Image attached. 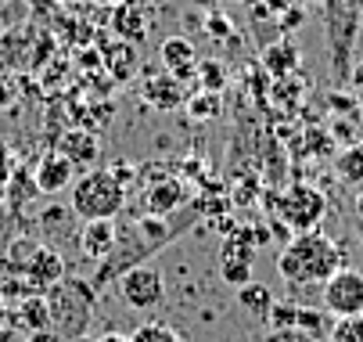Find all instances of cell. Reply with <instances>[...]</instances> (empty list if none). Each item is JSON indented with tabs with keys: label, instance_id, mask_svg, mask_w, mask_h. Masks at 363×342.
Masks as SVG:
<instances>
[{
	"label": "cell",
	"instance_id": "obj_1",
	"mask_svg": "<svg viewBox=\"0 0 363 342\" xmlns=\"http://www.w3.org/2000/svg\"><path fill=\"white\" fill-rule=\"evenodd\" d=\"M345 267V249L331 234H324L320 227L313 231H298L284 241V249L277 256V270L291 288H313L324 285L331 274H338Z\"/></svg>",
	"mask_w": 363,
	"mask_h": 342
},
{
	"label": "cell",
	"instance_id": "obj_2",
	"mask_svg": "<svg viewBox=\"0 0 363 342\" xmlns=\"http://www.w3.org/2000/svg\"><path fill=\"white\" fill-rule=\"evenodd\" d=\"M177 238V227L166 216H137L126 227H116V246L112 253L101 260L97 274H94V288H105L116 277H123L126 270L140 267L144 260H151L159 249H166L169 241Z\"/></svg>",
	"mask_w": 363,
	"mask_h": 342
},
{
	"label": "cell",
	"instance_id": "obj_3",
	"mask_svg": "<svg viewBox=\"0 0 363 342\" xmlns=\"http://www.w3.org/2000/svg\"><path fill=\"white\" fill-rule=\"evenodd\" d=\"M69 209L79 220H116L126 209V187L112 170H86L69 187Z\"/></svg>",
	"mask_w": 363,
	"mask_h": 342
},
{
	"label": "cell",
	"instance_id": "obj_4",
	"mask_svg": "<svg viewBox=\"0 0 363 342\" xmlns=\"http://www.w3.org/2000/svg\"><path fill=\"white\" fill-rule=\"evenodd\" d=\"M47 307H50V331L76 342L83 338V328L90 324V307H94V285L79 277H62L55 288H47Z\"/></svg>",
	"mask_w": 363,
	"mask_h": 342
},
{
	"label": "cell",
	"instance_id": "obj_5",
	"mask_svg": "<svg viewBox=\"0 0 363 342\" xmlns=\"http://www.w3.org/2000/svg\"><path fill=\"white\" fill-rule=\"evenodd\" d=\"M324 26H328V47H331V69L335 79L345 83L352 69V43L359 33V11H352L345 0H324Z\"/></svg>",
	"mask_w": 363,
	"mask_h": 342
},
{
	"label": "cell",
	"instance_id": "obj_6",
	"mask_svg": "<svg viewBox=\"0 0 363 342\" xmlns=\"http://www.w3.org/2000/svg\"><path fill=\"white\" fill-rule=\"evenodd\" d=\"M277 202H281V206H277V213H281V220L288 224V231H291V234L320 227V220H324V213H328V199H324V191H317L313 184H302V180H298V184H291Z\"/></svg>",
	"mask_w": 363,
	"mask_h": 342
},
{
	"label": "cell",
	"instance_id": "obj_7",
	"mask_svg": "<svg viewBox=\"0 0 363 342\" xmlns=\"http://www.w3.org/2000/svg\"><path fill=\"white\" fill-rule=\"evenodd\" d=\"M119 296L126 299V307L133 310H155L162 299H166V277L159 267H133L119 277Z\"/></svg>",
	"mask_w": 363,
	"mask_h": 342
},
{
	"label": "cell",
	"instance_id": "obj_8",
	"mask_svg": "<svg viewBox=\"0 0 363 342\" xmlns=\"http://www.w3.org/2000/svg\"><path fill=\"white\" fill-rule=\"evenodd\" d=\"M320 288H324V310L331 317H356V314H363V274L359 270L342 267Z\"/></svg>",
	"mask_w": 363,
	"mask_h": 342
},
{
	"label": "cell",
	"instance_id": "obj_9",
	"mask_svg": "<svg viewBox=\"0 0 363 342\" xmlns=\"http://www.w3.org/2000/svg\"><path fill=\"white\" fill-rule=\"evenodd\" d=\"M184 87L187 83H180L173 72H147L144 76V101L151 105V109H159V112H169V109H180V105H187V94H184Z\"/></svg>",
	"mask_w": 363,
	"mask_h": 342
},
{
	"label": "cell",
	"instance_id": "obj_10",
	"mask_svg": "<svg viewBox=\"0 0 363 342\" xmlns=\"http://www.w3.org/2000/svg\"><path fill=\"white\" fill-rule=\"evenodd\" d=\"M62 277H65V260L55 249H47V246H33L29 263H26V285H33L36 292H47V288H55Z\"/></svg>",
	"mask_w": 363,
	"mask_h": 342
},
{
	"label": "cell",
	"instance_id": "obj_11",
	"mask_svg": "<svg viewBox=\"0 0 363 342\" xmlns=\"http://www.w3.org/2000/svg\"><path fill=\"white\" fill-rule=\"evenodd\" d=\"M58 152L76 166V173H86V170H94L97 159H101V144H97V137L86 133V130H65V133L58 137Z\"/></svg>",
	"mask_w": 363,
	"mask_h": 342
},
{
	"label": "cell",
	"instance_id": "obj_12",
	"mask_svg": "<svg viewBox=\"0 0 363 342\" xmlns=\"http://www.w3.org/2000/svg\"><path fill=\"white\" fill-rule=\"evenodd\" d=\"M33 177H36L40 194H58V191L72 187V177H79V173H76V166L55 148V152H47V155L40 159V166H36Z\"/></svg>",
	"mask_w": 363,
	"mask_h": 342
},
{
	"label": "cell",
	"instance_id": "obj_13",
	"mask_svg": "<svg viewBox=\"0 0 363 342\" xmlns=\"http://www.w3.org/2000/svg\"><path fill=\"white\" fill-rule=\"evenodd\" d=\"M144 216H169L173 209H180L187 202V184L177 177H159L155 187H147V199H144Z\"/></svg>",
	"mask_w": 363,
	"mask_h": 342
},
{
	"label": "cell",
	"instance_id": "obj_14",
	"mask_svg": "<svg viewBox=\"0 0 363 342\" xmlns=\"http://www.w3.org/2000/svg\"><path fill=\"white\" fill-rule=\"evenodd\" d=\"M162 69L173 72L180 83H191L198 76V51L187 36H169L162 43Z\"/></svg>",
	"mask_w": 363,
	"mask_h": 342
},
{
	"label": "cell",
	"instance_id": "obj_15",
	"mask_svg": "<svg viewBox=\"0 0 363 342\" xmlns=\"http://www.w3.org/2000/svg\"><path fill=\"white\" fill-rule=\"evenodd\" d=\"M116 246V220H83L79 227V249L86 260L101 263Z\"/></svg>",
	"mask_w": 363,
	"mask_h": 342
},
{
	"label": "cell",
	"instance_id": "obj_16",
	"mask_svg": "<svg viewBox=\"0 0 363 342\" xmlns=\"http://www.w3.org/2000/svg\"><path fill=\"white\" fill-rule=\"evenodd\" d=\"M112 29L119 33V40H130V43L147 40V15H144V8L137 4V0H123V4H116Z\"/></svg>",
	"mask_w": 363,
	"mask_h": 342
},
{
	"label": "cell",
	"instance_id": "obj_17",
	"mask_svg": "<svg viewBox=\"0 0 363 342\" xmlns=\"http://www.w3.org/2000/svg\"><path fill=\"white\" fill-rule=\"evenodd\" d=\"M335 173H338V180H342L345 187L363 191V140H352L349 148L338 152V159H335Z\"/></svg>",
	"mask_w": 363,
	"mask_h": 342
},
{
	"label": "cell",
	"instance_id": "obj_18",
	"mask_svg": "<svg viewBox=\"0 0 363 342\" xmlns=\"http://www.w3.org/2000/svg\"><path fill=\"white\" fill-rule=\"evenodd\" d=\"M263 69H267L274 79L291 76V72L298 69V47H295V43H288V40H281V43L267 47V51H263Z\"/></svg>",
	"mask_w": 363,
	"mask_h": 342
},
{
	"label": "cell",
	"instance_id": "obj_19",
	"mask_svg": "<svg viewBox=\"0 0 363 342\" xmlns=\"http://www.w3.org/2000/svg\"><path fill=\"white\" fill-rule=\"evenodd\" d=\"M18 324L22 328H29V335L33 331H47L50 328V307H47V296H33L18 307Z\"/></svg>",
	"mask_w": 363,
	"mask_h": 342
},
{
	"label": "cell",
	"instance_id": "obj_20",
	"mask_svg": "<svg viewBox=\"0 0 363 342\" xmlns=\"http://www.w3.org/2000/svg\"><path fill=\"white\" fill-rule=\"evenodd\" d=\"M105 58L116 79H130L137 69V47L130 40H116V47H105Z\"/></svg>",
	"mask_w": 363,
	"mask_h": 342
},
{
	"label": "cell",
	"instance_id": "obj_21",
	"mask_svg": "<svg viewBox=\"0 0 363 342\" xmlns=\"http://www.w3.org/2000/svg\"><path fill=\"white\" fill-rule=\"evenodd\" d=\"M238 303H241L248 314H255V317H267L270 307H274V296H270V288H267V285L248 281V285L238 288Z\"/></svg>",
	"mask_w": 363,
	"mask_h": 342
},
{
	"label": "cell",
	"instance_id": "obj_22",
	"mask_svg": "<svg viewBox=\"0 0 363 342\" xmlns=\"http://www.w3.org/2000/svg\"><path fill=\"white\" fill-rule=\"evenodd\" d=\"M198 83H201V90L220 94L223 83H227V65L216 62V58H201V62H198Z\"/></svg>",
	"mask_w": 363,
	"mask_h": 342
},
{
	"label": "cell",
	"instance_id": "obj_23",
	"mask_svg": "<svg viewBox=\"0 0 363 342\" xmlns=\"http://www.w3.org/2000/svg\"><path fill=\"white\" fill-rule=\"evenodd\" d=\"M187 112H191L194 119H220V112H223V101H220V94L201 90V94L187 97Z\"/></svg>",
	"mask_w": 363,
	"mask_h": 342
},
{
	"label": "cell",
	"instance_id": "obj_24",
	"mask_svg": "<svg viewBox=\"0 0 363 342\" xmlns=\"http://www.w3.org/2000/svg\"><path fill=\"white\" fill-rule=\"evenodd\" d=\"M295 328H302L306 335H313L317 342L331 331V324H328V310H313V307H298V324Z\"/></svg>",
	"mask_w": 363,
	"mask_h": 342
},
{
	"label": "cell",
	"instance_id": "obj_25",
	"mask_svg": "<svg viewBox=\"0 0 363 342\" xmlns=\"http://www.w3.org/2000/svg\"><path fill=\"white\" fill-rule=\"evenodd\" d=\"M328 342H363V314L356 317H338L328 331Z\"/></svg>",
	"mask_w": 363,
	"mask_h": 342
},
{
	"label": "cell",
	"instance_id": "obj_26",
	"mask_svg": "<svg viewBox=\"0 0 363 342\" xmlns=\"http://www.w3.org/2000/svg\"><path fill=\"white\" fill-rule=\"evenodd\" d=\"M130 342H184L169 324H155V321H147V324H140L133 335H130Z\"/></svg>",
	"mask_w": 363,
	"mask_h": 342
},
{
	"label": "cell",
	"instance_id": "obj_27",
	"mask_svg": "<svg viewBox=\"0 0 363 342\" xmlns=\"http://www.w3.org/2000/svg\"><path fill=\"white\" fill-rule=\"evenodd\" d=\"M267 321H270V328H295L298 324V303H274Z\"/></svg>",
	"mask_w": 363,
	"mask_h": 342
},
{
	"label": "cell",
	"instance_id": "obj_28",
	"mask_svg": "<svg viewBox=\"0 0 363 342\" xmlns=\"http://www.w3.org/2000/svg\"><path fill=\"white\" fill-rule=\"evenodd\" d=\"M259 342H317L313 335H306L302 328H270Z\"/></svg>",
	"mask_w": 363,
	"mask_h": 342
},
{
	"label": "cell",
	"instance_id": "obj_29",
	"mask_svg": "<svg viewBox=\"0 0 363 342\" xmlns=\"http://www.w3.org/2000/svg\"><path fill=\"white\" fill-rule=\"evenodd\" d=\"M302 22H306V8H302V4H291V8L281 15L277 26H281V33H291V29H298Z\"/></svg>",
	"mask_w": 363,
	"mask_h": 342
},
{
	"label": "cell",
	"instance_id": "obj_30",
	"mask_svg": "<svg viewBox=\"0 0 363 342\" xmlns=\"http://www.w3.org/2000/svg\"><path fill=\"white\" fill-rule=\"evenodd\" d=\"M349 220H352V227L359 234V246H363V191H356V199L349 206Z\"/></svg>",
	"mask_w": 363,
	"mask_h": 342
},
{
	"label": "cell",
	"instance_id": "obj_31",
	"mask_svg": "<svg viewBox=\"0 0 363 342\" xmlns=\"http://www.w3.org/2000/svg\"><path fill=\"white\" fill-rule=\"evenodd\" d=\"M15 101V87H11V79H4V76H0V105H11Z\"/></svg>",
	"mask_w": 363,
	"mask_h": 342
},
{
	"label": "cell",
	"instance_id": "obj_32",
	"mask_svg": "<svg viewBox=\"0 0 363 342\" xmlns=\"http://www.w3.org/2000/svg\"><path fill=\"white\" fill-rule=\"evenodd\" d=\"M29 342H69V338H62L58 331H50V328H47V331H33Z\"/></svg>",
	"mask_w": 363,
	"mask_h": 342
},
{
	"label": "cell",
	"instance_id": "obj_33",
	"mask_svg": "<svg viewBox=\"0 0 363 342\" xmlns=\"http://www.w3.org/2000/svg\"><path fill=\"white\" fill-rule=\"evenodd\" d=\"M349 83H352L356 90H363V62H356V65L349 69Z\"/></svg>",
	"mask_w": 363,
	"mask_h": 342
},
{
	"label": "cell",
	"instance_id": "obj_34",
	"mask_svg": "<svg viewBox=\"0 0 363 342\" xmlns=\"http://www.w3.org/2000/svg\"><path fill=\"white\" fill-rule=\"evenodd\" d=\"M187 4H194V8H205V11H216L223 0H187Z\"/></svg>",
	"mask_w": 363,
	"mask_h": 342
},
{
	"label": "cell",
	"instance_id": "obj_35",
	"mask_svg": "<svg viewBox=\"0 0 363 342\" xmlns=\"http://www.w3.org/2000/svg\"><path fill=\"white\" fill-rule=\"evenodd\" d=\"M97 342H130V335H119V331H108V335H101Z\"/></svg>",
	"mask_w": 363,
	"mask_h": 342
},
{
	"label": "cell",
	"instance_id": "obj_36",
	"mask_svg": "<svg viewBox=\"0 0 363 342\" xmlns=\"http://www.w3.org/2000/svg\"><path fill=\"white\" fill-rule=\"evenodd\" d=\"M295 4H302V8H324V0H295Z\"/></svg>",
	"mask_w": 363,
	"mask_h": 342
},
{
	"label": "cell",
	"instance_id": "obj_37",
	"mask_svg": "<svg viewBox=\"0 0 363 342\" xmlns=\"http://www.w3.org/2000/svg\"><path fill=\"white\" fill-rule=\"evenodd\" d=\"M345 4H349L352 11H359V15H363V0H345Z\"/></svg>",
	"mask_w": 363,
	"mask_h": 342
},
{
	"label": "cell",
	"instance_id": "obj_38",
	"mask_svg": "<svg viewBox=\"0 0 363 342\" xmlns=\"http://www.w3.org/2000/svg\"><path fill=\"white\" fill-rule=\"evenodd\" d=\"M238 4H248V0H238Z\"/></svg>",
	"mask_w": 363,
	"mask_h": 342
}]
</instances>
